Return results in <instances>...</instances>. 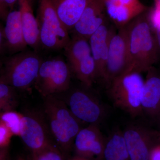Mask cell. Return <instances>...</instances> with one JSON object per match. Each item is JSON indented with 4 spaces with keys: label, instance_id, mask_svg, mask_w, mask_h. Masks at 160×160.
<instances>
[{
    "label": "cell",
    "instance_id": "1",
    "mask_svg": "<svg viewBox=\"0 0 160 160\" xmlns=\"http://www.w3.org/2000/svg\"><path fill=\"white\" fill-rule=\"evenodd\" d=\"M147 11L127 25L129 60L128 72L141 73L147 72L160 58L154 33L148 21Z\"/></svg>",
    "mask_w": 160,
    "mask_h": 160
},
{
    "label": "cell",
    "instance_id": "2",
    "mask_svg": "<svg viewBox=\"0 0 160 160\" xmlns=\"http://www.w3.org/2000/svg\"><path fill=\"white\" fill-rule=\"evenodd\" d=\"M46 98L44 110L50 132L62 149L69 150L82 129L80 121L62 101L52 96Z\"/></svg>",
    "mask_w": 160,
    "mask_h": 160
},
{
    "label": "cell",
    "instance_id": "3",
    "mask_svg": "<svg viewBox=\"0 0 160 160\" xmlns=\"http://www.w3.org/2000/svg\"><path fill=\"white\" fill-rule=\"evenodd\" d=\"M144 83L141 72H127L108 84L109 96L117 107L132 116H138L143 113L142 100Z\"/></svg>",
    "mask_w": 160,
    "mask_h": 160
},
{
    "label": "cell",
    "instance_id": "4",
    "mask_svg": "<svg viewBox=\"0 0 160 160\" xmlns=\"http://www.w3.org/2000/svg\"><path fill=\"white\" fill-rule=\"evenodd\" d=\"M42 62L34 52H20L4 60L0 80L15 89L27 90L35 82Z\"/></svg>",
    "mask_w": 160,
    "mask_h": 160
},
{
    "label": "cell",
    "instance_id": "5",
    "mask_svg": "<svg viewBox=\"0 0 160 160\" xmlns=\"http://www.w3.org/2000/svg\"><path fill=\"white\" fill-rule=\"evenodd\" d=\"M40 44L48 49H64L70 42L68 30L63 25L51 0H39L37 18Z\"/></svg>",
    "mask_w": 160,
    "mask_h": 160
},
{
    "label": "cell",
    "instance_id": "6",
    "mask_svg": "<svg viewBox=\"0 0 160 160\" xmlns=\"http://www.w3.org/2000/svg\"><path fill=\"white\" fill-rule=\"evenodd\" d=\"M64 49L71 71L84 86L90 87L98 78L89 40L72 36Z\"/></svg>",
    "mask_w": 160,
    "mask_h": 160
},
{
    "label": "cell",
    "instance_id": "7",
    "mask_svg": "<svg viewBox=\"0 0 160 160\" xmlns=\"http://www.w3.org/2000/svg\"><path fill=\"white\" fill-rule=\"evenodd\" d=\"M71 72L69 65L62 59L43 61L35 87L45 98L66 92L70 86Z\"/></svg>",
    "mask_w": 160,
    "mask_h": 160
},
{
    "label": "cell",
    "instance_id": "8",
    "mask_svg": "<svg viewBox=\"0 0 160 160\" xmlns=\"http://www.w3.org/2000/svg\"><path fill=\"white\" fill-rule=\"evenodd\" d=\"M127 25L118 29V31L115 30L109 40L108 58L103 79L107 84L129 71V52Z\"/></svg>",
    "mask_w": 160,
    "mask_h": 160
},
{
    "label": "cell",
    "instance_id": "9",
    "mask_svg": "<svg viewBox=\"0 0 160 160\" xmlns=\"http://www.w3.org/2000/svg\"><path fill=\"white\" fill-rule=\"evenodd\" d=\"M123 134L130 160H149L152 149L160 144L158 130L143 126H129Z\"/></svg>",
    "mask_w": 160,
    "mask_h": 160
},
{
    "label": "cell",
    "instance_id": "10",
    "mask_svg": "<svg viewBox=\"0 0 160 160\" xmlns=\"http://www.w3.org/2000/svg\"><path fill=\"white\" fill-rule=\"evenodd\" d=\"M68 99L67 106L80 121L96 125L104 118L105 110L102 104L88 92L75 89Z\"/></svg>",
    "mask_w": 160,
    "mask_h": 160
},
{
    "label": "cell",
    "instance_id": "11",
    "mask_svg": "<svg viewBox=\"0 0 160 160\" xmlns=\"http://www.w3.org/2000/svg\"><path fill=\"white\" fill-rule=\"evenodd\" d=\"M42 118L34 112L23 114L20 138L32 152L51 143L48 127Z\"/></svg>",
    "mask_w": 160,
    "mask_h": 160
},
{
    "label": "cell",
    "instance_id": "12",
    "mask_svg": "<svg viewBox=\"0 0 160 160\" xmlns=\"http://www.w3.org/2000/svg\"><path fill=\"white\" fill-rule=\"evenodd\" d=\"M105 0H89L82 16L71 31L72 36L89 40L104 23L108 21Z\"/></svg>",
    "mask_w": 160,
    "mask_h": 160
},
{
    "label": "cell",
    "instance_id": "13",
    "mask_svg": "<svg viewBox=\"0 0 160 160\" xmlns=\"http://www.w3.org/2000/svg\"><path fill=\"white\" fill-rule=\"evenodd\" d=\"M105 3L107 17L117 29L147 11L140 0H105Z\"/></svg>",
    "mask_w": 160,
    "mask_h": 160
},
{
    "label": "cell",
    "instance_id": "14",
    "mask_svg": "<svg viewBox=\"0 0 160 160\" xmlns=\"http://www.w3.org/2000/svg\"><path fill=\"white\" fill-rule=\"evenodd\" d=\"M106 141L96 125L81 129L74 141L77 153L84 158L103 157Z\"/></svg>",
    "mask_w": 160,
    "mask_h": 160
},
{
    "label": "cell",
    "instance_id": "15",
    "mask_svg": "<svg viewBox=\"0 0 160 160\" xmlns=\"http://www.w3.org/2000/svg\"><path fill=\"white\" fill-rule=\"evenodd\" d=\"M115 30L114 25H109L107 21L89 38L92 55L96 66L98 78L104 79L109 40Z\"/></svg>",
    "mask_w": 160,
    "mask_h": 160
},
{
    "label": "cell",
    "instance_id": "16",
    "mask_svg": "<svg viewBox=\"0 0 160 160\" xmlns=\"http://www.w3.org/2000/svg\"><path fill=\"white\" fill-rule=\"evenodd\" d=\"M146 72L142 100L143 112L157 120L160 116V69L153 66Z\"/></svg>",
    "mask_w": 160,
    "mask_h": 160
},
{
    "label": "cell",
    "instance_id": "17",
    "mask_svg": "<svg viewBox=\"0 0 160 160\" xmlns=\"http://www.w3.org/2000/svg\"><path fill=\"white\" fill-rule=\"evenodd\" d=\"M4 28L6 40V49L11 52L23 51L27 45L23 34L21 12L14 10L9 12Z\"/></svg>",
    "mask_w": 160,
    "mask_h": 160
},
{
    "label": "cell",
    "instance_id": "18",
    "mask_svg": "<svg viewBox=\"0 0 160 160\" xmlns=\"http://www.w3.org/2000/svg\"><path fill=\"white\" fill-rule=\"evenodd\" d=\"M89 0H51L66 29L71 31L82 16Z\"/></svg>",
    "mask_w": 160,
    "mask_h": 160
},
{
    "label": "cell",
    "instance_id": "19",
    "mask_svg": "<svg viewBox=\"0 0 160 160\" xmlns=\"http://www.w3.org/2000/svg\"><path fill=\"white\" fill-rule=\"evenodd\" d=\"M23 34L27 46L37 48L40 44V30L37 19L34 16L29 0L18 2Z\"/></svg>",
    "mask_w": 160,
    "mask_h": 160
},
{
    "label": "cell",
    "instance_id": "20",
    "mask_svg": "<svg viewBox=\"0 0 160 160\" xmlns=\"http://www.w3.org/2000/svg\"><path fill=\"white\" fill-rule=\"evenodd\" d=\"M103 157L105 160H130L123 132H113L106 141Z\"/></svg>",
    "mask_w": 160,
    "mask_h": 160
},
{
    "label": "cell",
    "instance_id": "21",
    "mask_svg": "<svg viewBox=\"0 0 160 160\" xmlns=\"http://www.w3.org/2000/svg\"><path fill=\"white\" fill-rule=\"evenodd\" d=\"M14 89L0 80V109L2 112L12 111L16 106L17 102Z\"/></svg>",
    "mask_w": 160,
    "mask_h": 160
},
{
    "label": "cell",
    "instance_id": "22",
    "mask_svg": "<svg viewBox=\"0 0 160 160\" xmlns=\"http://www.w3.org/2000/svg\"><path fill=\"white\" fill-rule=\"evenodd\" d=\"M23 114L12 111L2 112L0 115V122L10 130L13 136L20 137Z\"/></svg>",
    "mask_w": 160,
    "mask_h": 160
},
{
    "label": "cell",
    "instance_id": "23",
    "mask_svg": "<svg viewBox=\"0 0 160 160\" xmlns=\"http://www.w3.org/2000/svg\"><path fill=\"white\" fill-rule=\"evenodd\" d=\"M32 160H64L61 152L52 143L32 152Z\"/></svg>",
    "mask_w": 160,
    "mask_h": 160
},
{
    "label": "cell",
    "instance_id": "24",
    "mask_svg": "<svg viewBox=\"0 0 160 160\" xmlns=\"http://www.w3.org/2000/svg\"><path fill=\"white\" fill-rule=\"evenodd\" d=\"M13 136L10 130L2 122H0V148L6 149L9 146L11 138Z\"/></svg>",
    "mask_w": 160,
    "mask_h": 160
},
{
    "label": "cell",
    "instance_id": "25",
    "mask_svg": "<svg viewBox=\"0 0 160 160\" xmlns=\"http://www.w3.org/2000/svg\"><path fill=\"white\" fill-rule=\"evenodd\" d=\"M19 0H0V15L2 19L6 20L9 12L12 11L15 3Z\"/></svg>",
    "mask_w": 160,
    "mask_h": 160
},
{
    "label": "cell",
    "instance_id": "26",
    "mask_svg": "<svg viewBox=\"0 0 160 160\" xmlns=\"http://www.w3.org/2000/svg\"><path fill=\"white\" fill-rule=\"evenodd\" d=\"M149 160H160V144L156 146L152 149Z\"/></svg>",
    "mask_w": 160,
    "mask_h": 160
},
{
    "label": "cell",
    "instance_id": "27",
    "mask_svg": "<svg viewBox=\"0 0 160 160\" xmlns=\"http://www.w3.org/2000/svg\"><path fill=\"white\" fill-rule=\"evenodd\" d=\"M155 38L156 41L157 45L158 50L159 54L160 57V28L153 30Z\"/></svg>",
    "mask_w": 160,
    "mask_h": 160
},
{
    "label": "cell",
    "instance_id": "28",
    "mask_svg": "<svg viewBox=\"0 0 160 160\" xmlns=\"http://www.w3.org/2000/svg\"><path fill=\"white\" fill-rule=\"evenodd\" d=\"M155 7L160 9V0H155Z\"/></svg>",
    "mask_w": 160,
    "mask_h": 160
},
{
    "label": "cell",
    "instance_id": "29",
    "mask_svg": "<svg viewBox=\"0 0 160 160\" xmlns=\"http://www.w3.org/2000/svg\"><path fill=\"white\" fill-rule=\"evenodd\" d=\"M158 121V132L159 134L160 137V116L158 118V119L157 120Z\"/></svg>",
    "mask_w": 160,
    "mask_h": 160
},
{
    "label": "cell",
    "instance_id": "30",
    "mask_svg": "<svg viewBox=\"0 0 160 160\" xmlns=\"http://www.w3.org/2000/svg\"><path fill=\"white\" fill-rule=\"evenodd\" d=\"M16 160H27L25 158L22 157H19Z\"/></svg>",
    "mask_w": 160,
    "mask_h": 160
},
{
    "label": "cell",
    "instance_id": "31",
    "mask_svg": "<svg viewBox=\"0 0 160 160\" xmlns=\"http://www.w3.org/2000/svg\"><path fill=\"white\" fill-rule=\"evenodd\" d=\"M72 160H85L83 159L78 158V159H75Z\"/></svg>",
    "mask_w": 160,
    "mask_h": 160
}]
</instances>
